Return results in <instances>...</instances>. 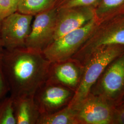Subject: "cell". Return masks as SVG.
<instances>
[{"instance_id": "1", "label": "cell", "mask_w": 124, "mask_h": 124, "mask_svg": "<svg viewBox=\"0 0 124 124\" xmlns=\"http://www.w3.org/2000/svg\"><path fill=\"white\" fill-rule=\"evenodd\" d=\"M2 62L13 98L34 96L46 81L51 63L42 52L26 47L2 49Z\"/></svg>"}, {"instance_id": "2", "label": "cell", "mask_w": 124, "mask_h": 124, "mask_svg": "<svg viewBox=\"0 0 124 124\" xmlns=\"http://www.w3.org/2000/svg\"><path fill=\"white\" fill-rule=\"evenodd\" d=\"M124 52L123 45H113L98 49L93 53L83 66L79 84L68 105L75 108L90 93L107 67Z\"/></svg>"}, {"instance_id": "3", "label": "cell", "mask_w": 124, "mask_h": 124, "mask_svg": "<svg viewBox=\"0 0 124 124\" xmlns=\"http://www.w3.org/2000/svg\"><path fill=\"white\" fill-rule=\"evenodd\" d=\"M113 45L124 46V14L100 23L71 58L83 67L96 51Z\"/></svg>"}, {"instance_id": "4", "label": "cell", "mask_w": 124, "mask_h": 124, "mask_svg": "<svg viewBox=\"0 0 124 124\" xmlns=\"http://www.w3.org/2000/svg\"><path fill=\"white\" fill-rule=\"evenodd\" d=\"M100 23L94 17L84 26L53 40L42 51L45 58L50 62L70 59Z\"/></svg>"}, {"instance_id": "5", "label": "cell", "mask_w": 124, "mask_h": 124, "mask_svg": "<svg viewBox=\"0 0 124 124\" xmlns=\"http://www.w3.org/2000/svg\"><path fill=\"white\" fill-rule=\"evenodd\" d=\"M90 93L114 106L119 104L124 97V52L107 67Z\"/></svg>"}, {"instance_id": "6", "label": "cell", "mask_w": 124, "mask_h": 124, "mask_svg": "<svg viewBox=\"0 0 124 124\" xmlns=\"http://www.w3.org/2000/svg\"><path fill=\"white\" fill-rule=\"evenodd\" d=\"M33 16L16 12L1 21L0 36L3 49L11 50L25 47Z\"/></svg>"}, {"instance_id": "7", "label": "cell", "mask_w": 124, "mask_h": 124, "mask_svg": "<svg viewBox=\"0 0 124 124\" xmlns=\"http://www.w3.org/2000/svg\"><path fill=\"white\" fill-rule=\"evenodd\" d=\"M58 12L54 7L35 15L25 47L42 52L53 41Z\"/></svg>"}, {"instance_id": "8", "label": "cell", "mask_w": 124, "mask_h": 124, "mask_svg": "<svg viewBox=\"0 0 124 124\" xmlns=\"http://www.w3.org/2000/svg\"><path fill=\"white\" fill-rule=\"evenodd\" d=\"M75 92L59 84L45 81L34 95V100L40 115L48 114L67 106Z\"/></svg>"}, {"instance_id": "9", "label": "cell", "mask_w": 124, "mask_h": 124, "mask_svg": "<svg viewBox=\"0 0 124 124\" xmlns=\"http://www.w3.org/2000/svg\"><path fill=\"white\" fill-rule=\"evenodd\" d=\"M115 107L90 93L74 109L79 124H112Z\"/></svg>"}, {"instance_id": "10", "label": "cell", "mask_w": 124, "mask_h": 124, "mask_svg": "<svg viewBox=\"0 0 124 124\" xmlns=\"http://www.w3.org/2000/svg\"><path fill=\"white\" fill-rule=\"evenodd\" d=\"M58 11L54 40L84 26L95 17L93 7H78Z\"/></svg>"}, {"instance_id": "11", "label": "cell", "mask_w": 124, "mask_h": 124, "mask_svg": "<svg viewBox=\"0 0 124 124\" xmlns=\"http://www.w3.org/2000/svg\"><path fill=\"white\" fill-rule=\"evenodd\" d=\"M83 68L72 58L51 62L46 81L62 85L75 92L80 83Z\"/></svg>"}, {"instance_id": "12", "label": "cell", "mask_w": 124, "mask_h": 124, "mask_svg": "<svg viewBox=\"0 0 124 124\" xmlns=\"http://www.w3.org/2000/svg\"><path fill=\"white\" fill-rule=\"evenodd\" d=\"M34 96L13 98L17 124H36L40 114L36 105Z\"/></svg>"}, {"instance_id": "13", "label": "cell", "mask_w": 124, "mask_h": 124, "mask_svg": "<svg viewBox=\"0 0 124 124\" xmlns=\"http://www.w3.org/2000/svg\"><path fill=\"white\" fill-rule=\"evenodd\" d=\"M124 14V0H100L95 8V17L102 22Z\"/></svg>"}, {"instance_id": "14", "label": "cell", "mask_w": 124, "mask_h": 124, "mask_svg": "<svg viewBox=\"0 0 124 124\" xmlns=\"http://www.w3.org/2000/svg\"><path fill=\"white\" fill-rule=\"evenodd\" d=\"M36 124H79L75 109L67 105L51 114L40 115Z\"/></svg>"}, {"instance_id": "15", "label": "cell", "mask_w": 124, "mask_h": 124, "mask_svg": "<svg viewBox=\"0 0 124 124\" xmlns=\"http://www.w3.org/2000/svg\"><path fill=\"white\" fill-rule=\"evenodd\" d=\"M57 0H19L17 12L20 13L36 15L55 6Z\"/></svg>"}, {"instance_id": "16", "label": "cell", "mask_w": 124, "mask_h": 124, "mask_svg": "<svg viewBox=\"0 0 124 124\" xmlns=\"http://www.w3.org/2000/svg\"><path fill=\"white\" fill-rule=\"evenodd\" d=\"M0 124H17L13 98L11 96L0 102Z\"/></svg>"}, {"instance_id": "17", "label": "cell", "mask_w": 124, "mask_h": 124, "mask_svg": "<svg viewBox=\"0 0 124 124\" xmlns=\"http://www.w3.org/2000/svg\"><path fill=\"white\" fill-rule=\"evenodd\" d=\"M100 0H57L54 8L57 9L78 7H89L95 8Z\"/></svg>"}, {"instance_id": "18", "label": "cell", "mask_w": 124, "mask_h": 124, "mask_svg": "<svg viewBox=\"0 0 124 124\" xmlns=\"http://www.w3.org/2000/svg\"><path fill=\"white\" fill-rule=\"evenodd\" d=\"M19 0H0V21L18 11Z\"/></svg>"}, {"instance_id": "19", "label": "cell", "mask_w": 124, "mask_h": 124, "mask_svg": "<svg viewBox=\"0 0 124 124\" xmlns=\"http://www.w3.org/2000/svg\"><path fill=\"white\" fill-rule=\"evenodd\" d=\"M2 50H0V102L9 92V88L3 71L2 62Z\"/></svg>"}, {"instance_id": "20", "label": "cell", "mask_w": 124, "mask_h": 124, "mask_svg": "<svg viewBox=\"0 0 124 124\" xmlns=\"http://www.w3.org/2000/svg\"><path fill=\"white\" fill-rule=\"evenodd\" d=\"M112 124H124V108L119 106L115 107Z\"/></svg>"}, {"instance_id": "21", "label": "cell", "mask_w": 124, "mask_h": 124, "mask_svg": "<svg viewBox=\"0 0 124 124\" xmlns=\"http://www.w3.org/2000/svg\"><path fill=\"white\" fill-rule=\"evenodd\" d=\"M117 106H119L122 107L123 108H124V97L122 99V100L120 101V103H119L118 105H117Z\"/></svg>"}, {"instance_id": "22", "label": "cell", "mask_w": 124, "mask_h": 124, "mask_svg": "<svg viewBox=\"0 0 124 124\" xmlns=\"http://www.w3.org/2000/svg\"><path fill=\"white\" fill-rule=\"evenodd\" d=\"M0 27H1V21H0ZM3 48L1 46V41H0V50H2Z\"/></svg>"}]
</instances>
